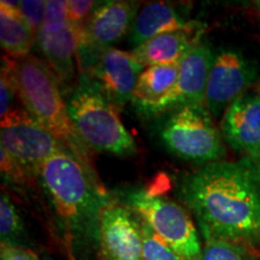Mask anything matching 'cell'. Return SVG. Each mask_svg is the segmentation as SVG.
<instances>
[{
    "mask_svg": "<svg viewBox=\"0 0 260 260\" xmlns=\"http://www.w3.org/2000/svg\"><path fill=\"white\" fill-rule=\"evenodd\" d=\"M258 64L234 48L213 53L205 106L213 118L223 117L232 104L247 93L258 79Z\"/></svg>",
    "mask_w": 260,
    "mask_h": 260,
    "instance_id": "cell-9",
    "label": "cell"
},
{
    "mask_svg": "<svg viewBox=\"0 0 260 260\" xmlns=\"http://www.w3.org/2000/svg\"><path fill=\"white\" fill-rule=\"evenodd\" d=\"M25 228L21 213L5 189L0 194V240L2 243L25 247Z\"/></svg>",
    "mask_w": 260,
    "mask_h": 260,
    "instance_id": "cell-19",
    "label": "cell"
},
{
    "mask_svg": "<svg viewBox=\"0 0 260 260\" xmlns=\"http://www.w3.org/2000/svg\"><path fill=\"white\" fill-rule=\"evenodd\" d=\"M0 171L6 182L16 184V186H32L34 180L38 178L29 169L12 157L2 146H0Z\"/></svg>",
    "mask_w": 260,
    "mask_h": 260,
    "instance_id": "cell-21",
    "label": "cell"
},
{
    "mask_svg": "<svg viewBox=\"0 0 260 260\" xmlns=\"http://www.w3.org/2000/svg\"><path fill=\"white\" fill-rule=\"evenodd\" d=\"M0 119V146L37 177L45 161L60 152H70L25 109H11Z\"/></svg>",
    "mask_w": 260,
    "mask_h": 260,
    "instance_id": "cell-7",
    "label": "cell"
},
{
    "mask_svg": "<svg viewBox=\"0 0 260 260\" xmlns=\"http://www.w3.org/2000/svg\"><path fill=\"white\" fill-rule=\"evenodd\" d=\"M145 69L132 52L112 47L103 52L92 69L84 74L98 84L117 110H121L133 100L139 77Z\"/></svg>",
    "mask_w": 260,
    "mask_h": 260,
    "instance_id": "cell-12",
    "label": "cell"
},
{
    "mask_svg": "<svg viewBox=\"0 0 260 260\" xmlns=\"http://www.w3.org/2000/svg\"><path fill=\"white\" fill-rule=\"evenodd\" d=\"M38 181L67 259L88 260L98 249L100 212L110 201L93 168L70 152H60L41 165Z\"/></svg>",
    "mask_w": 260,
    "mask_h": 260,
    "instance_id": "cell-2",
    "label": "cell"
},
{
    "mask_svg": "<svg viewBox=\"0 0 260 260\" xmlns=\"http://www.w3.org/2000/svg\"><path fill=\"white\" fill-rule=\"evenodd\" d=\"M178 197L197 219L201 239L260 253V160L203 165L181 178Z\"/></svg>",
    "mask_w": 260,
    "mask_h": 260,
    "instance_id": "cell-1",
    "label": "cell"
},
{
    "mask_svg": "<svg viewBox=\"0 0 260 260\" xmlns=\"http://www.w3.org/2000/svg\"><path fill=\"white\" fill-rule=\"evenodd\" d=\"M0 260H42L32 249L0 243Z\"/></svg>",
    "mask_w": 260,
    "mask_h": 260,
    "instance_id": "cell-27",
    "label": "cell"
},
{
    "mask_svg": "<svg viewBox=\"0 0 260 260\" xmlns=\"http://www.w3.org/2000/svg\"><path fill=\"white\" fill-rule=\"evenodd\" d=\"M220 133L242 158L260 160V95L256 90H248L228 107Z\"/></svg>",
    "mask_w": 260,
    "mask_h": 260,
    "instance_id": "cell-13",
    "label": "cell"
},
{
    "mask_svg": "<svg viewBox=\"0 0 260 260\" xmlns=\"http://www.w3.org/2000/svg\"><path fill=\"white\" fill-rule=\"evenodd\" d=\"M19 2H0V44L6 56L21 59L30 54L37 35L19 11Z\"/></svg>",
    "mask_w": 260,
    "mask_h": 260,
    "instance_id": "cell-17",
    "label": "cell"
},
{
    "mask_svg": "<svg viewBox=\"0 0 260 260\" xmlns=\"http://www.w3.org/2000/svg\"><path fill=\"white\" fill-rule=\"evenodd\" d=\"M121 197L119 201L181 256L186 260L201 259V235L182 205L145 188H130L123 191Z\"/></svg>",
    "mask_w": 260,
    "mask_h": 260,
    "instance_id": "cell-5",
    "label": "cell"
},
{
    "mask_svg": "<svg viewBox=\"0 0 260 260\" xmlns=\"http://www.w3.org/2000/svg\"><path fill=\"white\" fill-rule=\"evenodd\" d=\"M212 60L213 53L207 45L200 42L191 48L180 61V73L174 88L164 99L151 107L145 116H159L189 105L205 104Z\"/></svg>",
    "mask_w": 260,
    "mask_h": 260,
    "instance_id": "cell-11",
    "label": "cell"
},
{
    "mask_svg": "<svg viewBox=\"0 0 260 260\" xmlns=\"http://www.w3.org/2000/svg\"><path fill=\"white\" fill-rule=\"evenodd\" d=\"M203 32V25L193 21L186 28L164 32L146 41L134 48L132 54L145 68L180 63L191 48L200 44Z\"/></svg>",
    "mask_w": 260,
    "mask_h": 260,
    "instance_id": "cell-14",
    "label": "cell"
},
{
    "mask_svg": "<svg viewBox=\"0 0 260 260\" xmlns=\"http://www.w3.org/2000/svg\"><path fill=\"white\" fill-rule=\"evenodd\" d=\"M200 260H260V253L235 243L203 239Z\"/></svg>",
    "mask_w": 260,
    "mask_h": 260,
    "instance_id": "cell-20",
    "label": "cell"
},
{
    "mask_svg": "<svg viewBox=\"0 0 260 260\" xmlns=\"http://www.w3.org/2000/svg\"><path fill=\"white\" fill-rule=\"evenodd\" d=\"M212 118L205 104L171 112L160 129L162 144L172 154L195 164L222 161L224 139Z\"/></svg>",
    "mask_w": 260,
    "mask_h": 260,
    "instance_id": "cell-6",
    "label": "cell"
},
{
    "mask_svg": "<svg viewBox=\"0 0 260 260\" xmlns=\"http://www.w3.org/2000/svg\"><path fill=\"white\" fill-rule=\"evenodd\" d=\"M69 24L68 19V2L65 0H48L46 2L44 25L41 30L56 32Z\"/></svg>",
    "mask_w": 260,
    "mask_h": 260,
    "instance_id": "cell-24",
    "label": "cell"
},
{
    "mask_svg": "<svg viewBox=\"0 0 260 260\" xmlns=\"http://www.w3.org/2000/svg\"><path fill=\"white\" fill-rule=\"evenodd\" d=\"M144 237V259L142 260H186L167 245L160 237L153 233L147 224L141 220Z\"/></svg>",
    "mask_w": 260,
    "mask_h": 260,
    "instance_id": "cell-22",
    "label": "cell"
},
{
    "mask_svg": "<svg viewBox=\"0 0 260 260\" xmlns=\"http://www.w3.org/2000/svg\"><path fill=\"white\" fill-rule=\"evenodd\" d=\"M191 22L177 5L168 2L148 3L136 16L129 32V42L134 50L158 35L186 28Z\"/></svg>",
    "mask_w": 260,
    "mask_h": 260,
    "instance_id": "cell-15",
    "label": "cell"
},
{
    "mask_svg": "<svg viewBox=\"0 0 260 260\" xmlns=\"http://www.w3.org/2000/svg\"><path fill=\"white\" fill-rule=\"evenodd\" d=\"M18 8L25 22L37 35L38 31L44 25L46 2H42V0H24V2H19Z\"/></svg>",
    "mask_w": 260,
    "mask_h": 260,
    "instance_id": "cell-26",
    "label": "cell"
},
{
    "mask_svg": "<svg viewBox=\"0 0 260 260\" xmlns=\"http://www.w3.org/2000/svg\"><path fill=\"white\" fill-rule=\"evenodd\" d=\"M139 3L112 0L99 3L87 24L79 30L77 61L80 74L92 69L103 52L129 34L136 16Z\"/></svg>",
    "mask_w": 260,
    "mask_h": 260,
    "instance_id": "cell-8",
    "label": "cell"
},
{
    "mask_svg": "<svg viewBox=\"0 0 260 260\" xmlns=\"http://www.w3.org/2000/svg\"><path fill=\"white\" fill-rule=\"evenodd\" d=\"M254 4H255V8H256V9H258V10H259V11H260V2H255V3H254Z\"/></svg>",
    "mask_w": 260,
    "mask_h": 260,
    "instance_id": "cell-29",
    "label": "cell"
},
{
    "mask_svg": "<svg viewBox=\"0 0 260 260\" xmlns=\"http://www.w3.org/2000/svg\"><path fill=\"white\" fill-rule=\"evenodd\" d=\"M41 259H42V260H53V259L51 258V256H48V255H44Z\"/></svg>",
    "mask_w": 260,
    "mask_h": 260,
    "instance_id": "cell-28",
    "label": "cell"
},
{
    "mask_svg": "<svg viewBox=\"0 0 260 260\" xmlns=\"http://www.w3.org/2000/svg\"><path fill=\"white\" fill-rule=\"evenodd\" d=\"M37 46L44 60L56 74L60 86L70 83L75 77V57L79 48V29L70 23L56 32L39 30Z\"/></svg>",
    "mask_w": 260,
    "mask_h": 260,
    "instance_id": "cell-16",
    "label": "cell"
},
{
    "mask_svg": "<svg viewBox=\"0 0 260 260\" xmlns=\"http://www.w3.org/2000/svg\"><path fill=\"white\" fill-rule=\"evenodd\" d=\"M75 130L89 151L129 157L136 153L135 140L118 116V110L86 74L67 99Z\"/></svg>",
    "mask_w": 260,
    "mask_h": 260,
    "instance_id": "cell-4",
    "label": "cell"
},
{
    "mask_svg": "<svg viewBox=\"0 0 260 260\" xmlns=\"http://www.w3.org/2000/svg\"><path fill=\"white\" fill-rule=\"evenodd\" d=\"M99 5L98 2L90 0H71L68 2V19L69 23L81 30L89 18L92 17L94 10Z\"/></svg>",
    "mask_w": 260,
    "mask_h": 260,
    "instance_id": "cell-25",
    "label": "cell"
},
{
    "mask_svg": "<svg viewBox=\"0 0 260 260\" xmlns=\"http://www.w3.org/2000/svg\"><path fill=\"white\" fill-rule=\"evenodd\" d=\"M12 75L16 96L24 109L56 135L75 157L92 168L89 149L71 123L59 80L50 65L32 54L21 59L12 58Z\"/></svg>",
    "mask_w": 260,
    "mask_h": 260,
    "instance_id": "cell-3",
    "label": "cell"
},
{
    "mask_svg": "<svg viewBox=\"0 0 260 260\" xmlns=\"http://www.w3.org/2000/svg\"><path fill=\"white\" fill-rule=\"evenodd\" d=\"M256 92H258V93H259V95H260V84L258 86V89H256Z\"/></svg>",
    "mask_w": 260,
    "mask_h": 260,
    "instance_id": "cell-30",
    "label": "cell"
},
{
    "mask_svg": "<svg viewBox=\"0 0 260 260\" xmlns=\"http://www.w3.org/2000/svg\"><path fill=\"white\" fill-rule=\"evenodd\" d=\"M180 63L153 65L144 70L139 77L133 96V105L145 115L151 107L164 99L177 82Z\"/></svg>",
    "mask_w": 260,
    "mask_h": 260,
    "instance_id": "cell-18",
    "label": "cell"
},
{
    "mask_svg": "<svg viewBox=\"0 0 260 260\" xmlns=\"http://www.w3.org/2000/svg\"><path fill=\"white\" fill-rule=\"evenodd\" d=\"M100 260H142L141 219L121 201L110 199L102 209L98 232Z\"/></svg>",
    "mask_w": 260,
    "mask_h": 260,
    "instance_id": "cell-10",
    "label": "cell"
},
{
    "mask_svg": "<svg viewBox=\"0 0 260 260\" xmlns=\"http://www.w3.org/2000/svg\"><path fill=\"white\" fill-rule=\"evenodd\" d=\"M16 96V87L12 75V58L2 57V71H0V118L11 110V104Z\"/></svg>",
    "mask_w": 260,
    "mask_h": 260,
    "instance_id": "cell-23",
    "label": "cell"
}]
</instances>
